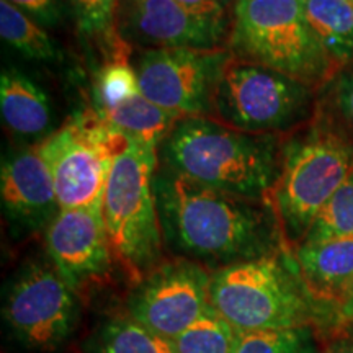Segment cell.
I'll return each mask as SVG.
<instances>
[{
	"mask_svg": "<svg viewBox=\"0 0 353 353\" xmlns=\"http://www.w3.org/2000/svg\"><path fill=\"white\" fill-rule=\"evenodd\" d=\"M154 192L164 244L180 259L216 270L286 250L270 200L219 192L161 164Z\"/></svg>",
	"mask_w": 353,
	"mask_h": 353,
	"instance_id": "6da1fadb",
	"label": "cell"
},
{
	"mask_svg": "<svg viewBox=\"0 0 353 353\" xmlns=\"http://www.w3.org/2000/svg\"><path fill=\"white\" fill-rule=\"evenodd\" d=\"M281 148L280 136L234 130L210 117H187L159 145V164L219 192L270 200Z\"/></svg>",
	"mask_w": 353,
	"mask_h": 353,
	"instance_id": "7a4b0ae2",
	"label": "cell"
},
{
	"mask_svg": "<svg viewBox=\"0 0 353 353\" xmlns=\"http://www.w3.org/2000/svg\"><path fill=\"white\" fill-rule=\"evenodd\" d=\"M352 172L353 144L327 113L285 141L270 201L286 250L303 244L317 213Z\"/></svg>",
	"mask_w": 353,
	"mask_h": 353,
	"instance_id": "3957f363",
	"label": "cell"
},
{
	"mask_svg": "<svg viewBox=\"0 0 353 353\" xmlns=\"http://www.w3.org/2000/svg\"><path fill=\"white\" fill-rule=\"evenodd\" d=\"M210 304L237 332L311 325L317 311L288 250L216 268Z\"/></svg>",
	"mask_w": 353,
	"mask_h": 353,
	"instance_id": "277c9868",
	"label": "cell"
},
{
	"mask_svg": "<svg viewBox=\"0 0 353 353\" xmlns=\"http://www.w3.org/2000/svg\"><path fill=\"white\" fill-rule=\"evenodd\" d=\"M157 169L159 145L130 139L114 161L101 201L114 263L134 285L156 270L164 254L154 192Z\"/></svg>",
	"mask_w": 353,
	"mask_h": 353,
	"instance_id": "5b68a950",
	"label": "cell"
},
{
	"mask_svg": "<svg viewBox=\"0 0 353 353\" xmlns=\"http://www.w3.org/2000/svg\"><path fill=\"white\" fill-rule=\"evenodd\" d=\"M228 50L312 88L339 72L311 28L301 0H236Z\"/></svg>",
	"mask_w": 353,
	"mask_h": 353,
	"instance_id": "8992f818",
	"label": "cell"
},
{
	"mask_svg": "<svg viewBox=\"0 0 353 353\" xmlns=\"http://www.w3.org/2000/svg\"><path fill=\"white\" fill-rule=\"evenodd\" d=\"M314 90L232 56L221 76L211 118L244 132L280 136L311 120L316 113Z\"/></svg>",
	"mask_w": 353,
	"mask_h": 353,
	"instance_id": "52a82bcc",
	"label": "cell"
},
{
	"mask_svg": "<svg viewBox=\"0 0 353 353\" xmlns=\"http://www.w3.org/2000/svg\"><path fill=\"white\" fill-rule=\"evenodd\" d=\"M130 138L108 125L95 108L70 117L37 144L54 182L61 210L101 205L110 172Z\"/></svg>",
	"mask_w": 353,
	"mask_h": 353,
	"instance_id": "ba28073f",
	"label": "cell"
},
{
	"mask_svg": "<svg viewBox=\"0 0 353 353\" xmlns=\"http://www.w3.org/2000/svg\"><path fill=\"white\" fill-rule=\"evenodd\" d=\"M79 296L54 265L30 262L12 280L3 299V319L21 345L51 352L63 347L77 327Z\"/></svg>",
	"mask_w": 353,
	"mask_h": 353,
	"instance_id": "9c48e42d",
	"label": "cell"
},
{
	"mask_svg": "<svg viewBox=\"0 0 353 353\" xmlns=\"http://www.w3.org/2000/svg\"><path fill=\"white\" fill-rule=\"evenodd\" d=\"M228 50H144L134 61L139 88L157 107L187 117H213V103Z\"/></svg>",
	"mask_w": 353,
	"mask_h": 353,
	"instance_id": "30bf717a",
	"label": "cell"
},
{
	"mask_svg": "<svg viewBox=\"0 0 353 353\" xmlns=\"http://www.w3.org/2000/svg\"><path fill=\"white\" fill-rule=\"evenodd\" d=\"M211 273L205 265L179 259L162 262L136 283L126 303L128 316L154 334L174 341L211 307Z\"/></svg>",
	"mask_w": 353,
	"mask_h": 353,
	"instance_id": "8fae6325",
	"label": "cell"
},
{
	"mask_svg": "<svg viewBox=\"0 0 353 353\" xmlns=\"http://www.w3.org/2000/svg\"><path fill=\"white\" fill-rule=\"evenodd\" d=\"M44 244L50 262L79 298L107 283L117 265L101 205L61 210L44 231Z\"/></svg>",
	"mask_w": 353,
	"mask_h": 353,
	"instance_id": "7c38bea8",
	"label": "cell"
},
{
	"mask_svg": "<svg viewBox=\"0 0 353 353\" xmlns=\"http://www.w3.org/2000/svg\"><path fill=\"white\" fill-rule=\"evenodd\" d=\"M118 30L145 50H226L231 25L205 19L175 0H120Z\"/></svg>",
	"mask_w": 353,
	"mask_h": 353,
	"instance_id": "4fadbf2b",
	"label": "cell"
},
{
	"mask_svg": "<svg viewBox=\"0 0 353 353\" xmlns=\"http://www.w3.org/2000/svg\"><path fill=\"white\" fill-rule=\"evenodd\" d=\"M0 196L6 216L21 231L46 229L59 213L54 182L38 148L21 149L2 162Z\"/></svg>",
	"mask_w": 353,
	"mask_h": 353,
	"instance_id": "5bb4252c",
	"label": "cell"
},
{
	"mask_svg": "<svg viewBox=\"0 0 353 353\" xmlns=\"http://www.w3.org/2000/svg\"><path fill=\"white\" fill-rule=\"evenodd\" d=\"M304 288L316 306L332 309L353 283V236L301 244L293 252Z\"/></svg>",
	"mask_w": 353,
	"mask_h": 353,
	"instance_id": "9a60e30c",
	"label": "cell"
},
{
	"mask_svg": "<svg viewBox=\"0 0 353 353\" xmlns=\"http://www.w3.org/2000/svg\"><path fill=\"white\" fill-rule=\"evenodd\" d=\"M0 110L3 123L17 134L32 138L50 130V101L41 88L20 70L7 69L2 72Z\"/></svg>",
	"mask_w": 353,
	"mask_h": 353,
	"instance_id": "2e32d148",
	"label": "cell"
},
{
	"mask_svg": "<svg viewBox=\"0 0 353 353\" xmlns=\"http://www.w3.org/2000/svg\"><path fill=\"white\" fill-rule=\"evenodd\" d=\"M306 19L337 70L353 64V0H301Z\"/></svg>",
	"mask_w": 353,
	"mask_h": 353,
	"instance_id": "e0dca14e",
	"label": "cell"
},
{
	"mask_svg": "<svg viewBox=\"0 0 353 353\" xmlns=\"http://www.w3.org/2000/svg\"><path fill=\"white\" fill-rule=\"evenodd\" d=\"M99 114L130 139L154 145H161L175 123L180 120L176 114L145 99L143 92Z\"/></svg>",
	"mask_w": 353,
	"mask_h": 353,
	"instance_id": "ac0fdd59",
	"label": "cell"
},
{
	"mask_svg": "<svg viewBox=\"0 0 353 353\" xmlns=\"http://www.w3.org/2000/svg\"><path fill=\"white\" fill-rule=\"evenodd\" d=\"M85 353H175L172 341L154 334L131 316H113L88 335Z\"/></svg>",
	"mask_w": 353,
	"mask_h": 353,
	"instance_id": "d6986e66",
	"label": "cell"
},
{
	"mask_svg": "<svg viewBox=\"0 0 353 353\" xmlns=\"http://www.w3.org/2000/svg\"><path fill=\"white\" fill-rule=\"evenodd\" d=\"M82 37L99 44L108 59L126 56L128 43L118 30L120 0H70Z\"/></svg>",
	"mask_w": 353,
	"mask_h": 353,
	"instance_id": "ffe728a7",
	"label": "cell"
},
{
	"mask_svg": "<svg viewBox=\"0 0 353 353\" xmlns=\"http://www.w3.org/2000/svg\"><path fill=\"white\" fill-rule=\"evenodd\" d=\"M0 34L3 41L26 57L37 61H56L59 57L54 41L41 23L7 0H0Z\"/></svg>",
	"mask_w": 353,
	"mask_h": 353,
	"instance_id": "44dd1931",
	"label": "cell"
},
{
	"mask_svg": "<svg viewBox=\"0 0 353 353\" xmlns=\"http://www.w3.org/2000/svg\"><path fill=\"white\" fill-rule=\"evenodd\" d=\"M237 330L213 307L172 341L175 353H232Z\"/></svg>",
	"mask_w": 353,
	"mask_h": 353,
	"instance_id": "7402d4cb",
	"label": "cell"
},
{
	"mask_svg": "<svg viewBox=\"0 0 353 353\" xmlns=\"http://www.w3.org/2000/svg\"><path fill=\"white\" fill-rule=\"evenodd\" d=\"M353 236V172L317 213L303 244Z\"/></svg>",
	"mask_w": 353,
	"mask_h": 353,
	"instance_id": "603a6c76",
	"label": "cell"
},
{
	"mask_svg": "<svg viewBox=\"0 0 353 353\" xmlns=\"http://www.w3.org/2000/svg\"><path fill=\"white\" fill-rule=\"evenodd\" d=\"M232 353H317L311 325L237 332Z\"/></svg>",
	"mask_w": 353,
	"mask_h": 353,
	"instance_id": "cb8c5ba5",
	"label": "cell"
},
{
	"mask_svg": "<svg viewBox=\"0 0 353 353\" xmlns=\"http://www.w3.org/2000/svg\"><path fill=\"white\" fill-rule=\"evenodd\" d=\"M138 94H141L138 74L128 56L112 57L101 65L97 76L94 108L97 113H103Z\"/></svg>",
	"mask_w": 353,
	"mask_h": 353,
	"instance_id": "d4e9b609",
	"label": "cell"
},
{
	"mask_svg": "<svg viewBox=\"0 0 353 353\" xmlns=\"http://www.w3.org/2000/svg\"><path fill=\"white\" fill-rule=\"evenodd\" d=\"M329 83L334 113L327 114L353 144V64L339 70Z\"/></svg>",
	"mask_w": 353,
	"mask_h": 353,
	"instance_id": "484cf974",
	"label": "cell"
},
{
	"mask_svg": "<svg viewBox=\"0 0 353 353\" xmlns=\"http://www.w3.org/2000/svg\"><path fill=\"white\" fill-rule=\"evenodd\" d=\"M196 15L231 25L236 0H175Z\"/></svg>",
	"mask_w": 353,
	"mask_h": 353,
	"instance_id": "4316f807",
	"label": "cell"
},
{
	"mask_svg": "<svg viewBox=\"0 0 353 353\" xmlns=\"http://www.w3.org/2000/svg\"><path fill=\"white\" fill-rule=\"evenodd\" d=\"M7 2L20 8L41 25H52L59 15L57 0H7Z\"/></svg>",
	"mask_w": 353,
	"mask_h": 353,
	"instance_id": "83f0119b",
	"label": "cell"
},
{
	"mask_svg": "<svg viewBox=\"0 0 353 353\" xmlns=\"http://www.w3.org/2000/svg\"><path fill=\"white\" fill-rule=\"evenodd\" d=\"M324 353H353V321L334 327V335Z\"/></svg>",
	"mask_w": 353,
	"mask_h": 353,
	"instance_id": "f1b7e54d",
	"label": "cell"
},
{
	"mask_svg": "<svg viewBox=\"0 0 353 353\" xmlns=\"http://www.w3.org/2000/svg\"><path fill=\"white\" fill-rule=\"evenodd\" d=\"M353 321V283L345 293V296L342 298V301L339 303V306L335 307L334 316H332V325L345 324V322Z\"/></svg>",
	"mask_w": 353,
	"mask_h": 353,
	"instance_id": "f546056e",
	"label": "cell"
}]
</instances>
